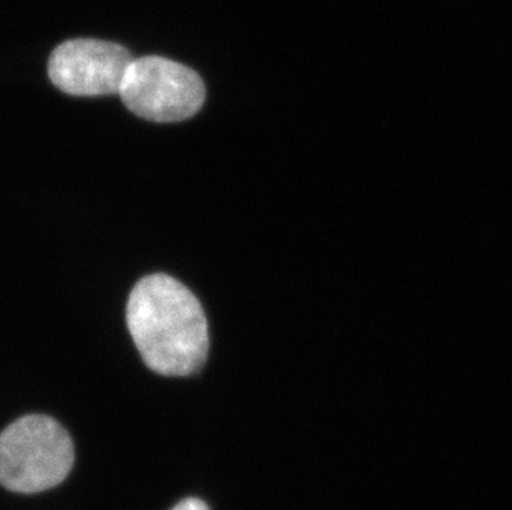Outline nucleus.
<instances>
[{
    "label": "nucleus",
    "instance_id": "1",
    "mask_svg": "<svg viewBox=\"0 0 512 510\" xmlns=\"http://www.w3.org/2000/svg\"><path fill=\"white\" fill-rule=\"evenodd\" d=\"M126 325L145 365L158 375H193L208 360L203 305L170 275H146L133 287Z\"/></svg>",
    "mask_w": 512,
    "mask_h": 510
},
{
    "label": "nucleus",
    "instance_id": "2",
    "mask_svg": "<svg viewBox=\"0 0 512 510\" xmlns=\"http://www.w3.org/2000/svg\"><path fill=\"white\" fill-rule=\"evenodd\" d=\"M75 462L67 429L44 414L19 418L0 433V484L35 494L65 481Z\"/></svg>",
    "mask_w": 512,
    "mask_h": 510
},
{
    "label": "nucleus",
    "instance_id": "3",
    "mask_svg": "<svg viewBox=\"0 0 512 510\" xmlns=\"http://www.w3.org/2000/svg\"><path fill=\"white\" fill-rule=\"evenodd\" d=\"M121 102L143 120L176 123L203 108L206 87L198 73L168 58H133L121 83Z\"/></svg>",
    "mask_w": 512,
    "mask_h": 510
},
{
    "label": "nucleus",
    "instance_id": "4",
    "mask_svg": "<svg viewBox=\"0 0 512 510\" xmlns=\"http://www.w3.org/2000/svg\"><path fill=\"white\" fill-rule=\"evenodd\" d=\"M131 53L123 45L95 39L63 42L49 58V77L72 97H107L120 92Z\"/></svg>",
    "mask_w": 512,
    "mask_h": 510
},
{
    "label": "nucleus",
    "instance_id": "5",
    "mask_svg": "<svg viewBox=\"0 0 512 510\" xmlns=\"http://www.w3.org/2000/svg\"><path fill=\"white\" fill-rule=\"evenodd\" d=\"M171 510H209V507L206 506V502L201 501V499L188 497V499L179 502L178 506L173 507Z\"/></svg>",
    "mask_w": 512,
    "mask_h": 510
}]
</instances>
